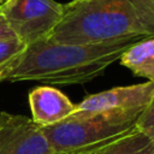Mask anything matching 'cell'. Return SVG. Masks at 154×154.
I'll list each match as a JSON object with an SVG mask.
<instances>
[{"mask_svg":"<svg viewBox=\"0 0 154 154\" xmlns=\"http://www.w3.org/2000/svg\"><path fill=\"white\" fill-rule=\"evenodd\" d=\"M143 37L95 45L32 43L0 73V82L36 81L47 84H82L101 76L123 53Z\"/></svg>","mask_w":154,"mask_h":154,"instance_id":"obj_1","label":"cell"},{"mask_svg":"<svg viewBox=\"0 0 154 154\" xmlns=\"http://www.w3.org/2000/svg\"><path fill=\"white\" fill-rule=\"evenodd\" d=\"M154 37V0H72L51 42L95 45Z\"/></svg>","mask_w":154,"mask_h":154,"instance_id":"obj_2","label":"cell"},{"mask_svg":"<svg viewBox=\"0 0 154 154\" xmlns=\"http://www.w3.org/2000/svg\"><path fill=\"white\" fill-rule=\"evenodd\" d=\"M144 108L107 111L91 116L72 114L55 125L42 128V131L54 154L88 149L136 131Z\"/></svg>","mask_w":154,"mask_h":154,"instance_id":"obj_3","label":"cell"},{"mask_svg":"<svg viewBox=\"0 0 154 154\" xmlns=\"http://www.w3.org/2000/svg\"><path fill=\"white\" fill-rule=\"evenodd\" d=\"M0 8L16 37L26 47L47 40L65 11L55 0H4Z\"/></svg>","mask_w":154,"mask_h":154,"instance_id":"obj_4","label":"cell"},{"mask_svg":"<svg viewBox=\"0 0 154 154\" xmlns=\"http://www.w3.org/2000/svg\"><path fill=\"white\" fill-rule=\"evenodd\" d=\"M0 154H54L42 128L31 118L0 112Z\"/></svg>","mask_w":154,"mask_h":154,"instance_id":"obj_5","label":"cell"},{"mask_svg":"<svg viewBox=\"0 0 154 154\" xmlns=\"http://www.w3.org/2000/svg\"><path fill=\"white\" fill-rule=\"evenodd\" d=\"M154 96V82L116 87L88 95L76 105L77 116H91L107 111H122L147 107Z\"/></svg>","mask_w":154,"mask_h":154,"instance_id":"obj_6","label":"cell"},{"mask_svg":"<svg viewBox=\"0 0 154 154\" xmlns=\"http://www.w3.org/2000/svg\"><path fill=\"white\" fill-rule=\"evenodd\" d=\"M31 119L41 128L55 125L76 113V105L60 90L41 85L29 93Z\"/></svg>","mask_w":154,"mask_h":154,"instance_id":"obj_7","label":"cell"},{"mask_svg":"<svg viewBox=\"0 0 154 154\" xmlns=\"http://www.w3.org/2000/svg\"><path fill=\"white\" fill-rule=\"evenodd\" d=\"M64 154H154V142L140 130L118 140Z\"/></svg>","mask_w":154,"mask_h":154,"instance_id":"obj_8","label":"cell"},{"mask_svg":"<svg viewBox=\"0 0 154 154\" xmlns=\"http://www.w3.org/2000/svg\"><path fill=\"white\" fill-rule=\"evenodd\" d=\"M119 60L135 76L154 82V37L144 38L132 45L123 53Z\"/></svg>","mask_w":154,"mask_h":154,"instance_id":"obj_9","label":"cell"},{"mask_svg":"<svg viewBox=\"0 0 154 154\" xmlns=\"http://www.w3.org/2000/svg\"><path fill=\"white\" fill-rule=\"evenodd\" d=\"M25 45L19 40L0 42V73L25 49Z\"/></svg>","mask_w":154,"mask_h":154,"instance_id":"obj_10","label":"cell"},{"mask_svg":"<svg viewBox=\"0 0 154 154\" xmlns=\"http://www.w3.org/2000/svg\"><path fill=\"white\" fill-rule=\"evenodd\" d=\"M137 130L143 132L154 142V96L137 120Z\"/></svg>","mask_w":154,"mask_h":154,"instance_id":"obj_11","label":"cell"},{"mask_svg":"<svg viewBox=\"0 0 154 154\" xmlns=\"http://www.w3.org/2000/svg\"><path fill=\"white\" fill-rule=\"evenodd\" d=\"M11 40H18L11 29V26L7 23V19L5 18L1 8H0V42L4 41H11Z\"/></svg>","mask_w":154,"mask_h":154,"instance_id":"obj_12","label":"cell"},{"mask_svg":"<svg viewBox=\"0 0 154 154\" xmlns=\"http://www.w3.org/2000/svg\"><path fill=\"white\" fill-rule=\"evenodd\" d=\"M2 1H4V0H0V4H1V2H2Z\"/></svg>","mask_w":154,"mask_h":154,"instance_id":"obj_13","label":"cell"}]
</instances>
